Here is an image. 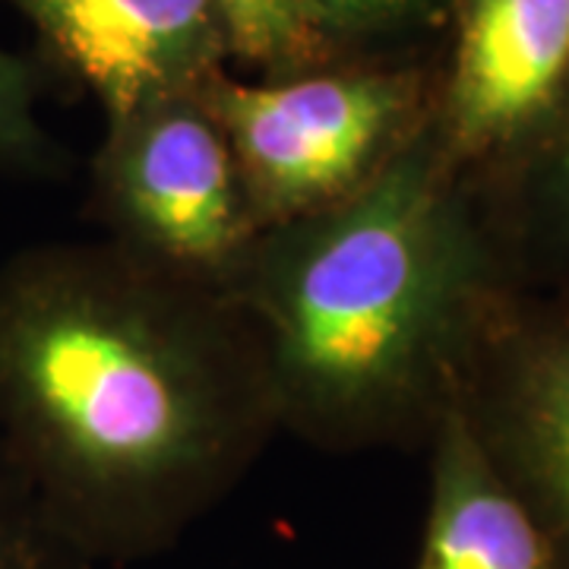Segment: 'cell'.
I'll return each mask as SVG.
<instances>
[{"label":"cell","mask_w":569,"mask_h":569,"mask_svg":"<svg viewBox=\"0 0 569 569\" xmlns=\"http://www.w3.org/2000/svg\"><path fill=\"white\" fill-rule=\"evenodd\" d=\"M276 433L224 291L104 238L0 260V452L96 569L178 548Z\"/></svg>","instance_id":"obj_1"},{"label":"cell","mask_w":569,"mask_h":569,"mask_svg":"<svg viewBox=\"0 0 569 569\" xmlns=\"http://www.w3.org/2000/svg\"><path fill=\"white\" fill-rule=\"evenodd\" d=\"M509 291L430 127L348 200L266 228L224 288L263 351L279 433L326 452L427 449Z\"/></svg>","instance_id":"obj_2"},{"label":"cell","mask_w":569,"mask_h":569,"mask_svg":"<svg viewBox=\"0 0 569 569\" xmlns=\"http://www.w3.org/2000/svg\"><path fill=\"white\" fill-rule=\"evenodd\" d=\"M437 70H310L276 82L216 73L200 89L228 137L260 228L298 222L358 193L433 111Z\"/></svg>","instance_id":"obj_3"},{"label":"cell","mask_w":569,"mask_h":569,"mask_svg":"<svg viewBox=\"0 0 569 569\" xmlns=\"http://www.w3.org/2000/svg\"><path fill=\"white\" fill-rule=\"evenodd\" d=\"M89 219L104 241L224 291L263 234L228 137L200 92L111 123Z\"/></svg>","instance_id":"obj_4"},{"label":"cell","mask_w":569,"mask_h":569,"mask_svg":"<svg viewBox=\"0 0 569 569\" xmlns=\"http://www.w3.org/2000/svg\"><path fill=\"white\" fill-rule=\"evenodd\" d=\"M430 137L475 193L507 178L569 89V0H452Z\"/></svg>","instance_id":"obj_5"},{"label":"cell","mask_w":569,"mask_h":569,"mask_svg":"<svg viewBox=\"0 0 569 569\" xmlns=\"http://www.w3.org/2000/svg\"><path fill=\"white\" fill-rule=\"evenodd\" d=\"M456 408L569 569V301L509 291L459 373Z\"/></svg>","instance_id":"obj_6"},{"label":"cell","mask_w":569,"mask_h":569,"mask_svg":"<svg viewBox=\"0 0 569 569\" xmlns=\"http://www.w3.org/2000/svg\"><path fill=\"white\" fill-rule=\"evenodd\" d=\"M108 121L200 92L228 51L216 0H10Z\"/></svg>","instance_id":"obj_7"},{"label":"cell","mask_w":569,"mask_h":569,"mask_svg":"<svg viewBox=\"0 0 569 569\" xmlns=\"http://www.w3.org/2000/svg\"><path fill=\"white\" fill-rule=\"evenodd\" d=\"M415 569H557L545 531L456 406L427 443V519Z\"/></svg>","instance_id":"obj_8"},{"label":"cell","mask_w":569,"mask_h":569,"mask_svg":"<svg viewBox=\"0 0 569 569\" xmlns=\"http://www.w3.org/2000/svg\"><path fill=\"white\" fill-rule=\"evenodd\" d=\"M475 197L512 284L569 301V89L522 162Z\"/></svg>","instance_id":"obj_9"},{"label":"cell","mask_w":569,"mask_h":569,"mask_svg":"<svg viewBox=\"0 0 569 569\" xmlns=\"http://www.w3.org/2000/svg\"><path fill=\"white\" fill-rule=\"evenodd\" d=\"M228 51L250 63L298 70L323 54L305 0H216Z\"/></svg>","instance_id":"obj_10"},{"label":"cell","mask_w":569,"mask_h":569,"mask_svg":"<svg viewBox=\"0 0 569 569\" xmlns=\"http://www.w3.org/2000/svg\"><path fill=\"white\" fill-rule=\"evenodd\" d=\"M0 569H96L0 452Z\"/></svg>","instance_id":"obj_11"},{"label":"cell","mask_w":569,"mask_h":569,"mask_svg":"<svg viewBox=\"0 0 569 569\" xmlns=\"http://www.w3.org/2000/svg\"><path fill=\"white\" fill-rule=\"evenodd\" d=\"M58 159L36 118L32 67L0 48V174L41 178L58 168Z\"/></svg>","instance_id":"obj_12"},{"label":"cell","mask_w":569,"mask_h":569,"mask_svg":"<svg viewBox=\"0 0 569 569\" xmlns=\"http://www.w3.org/2000/svg\"><path fill=\"white\" fill-rule=\"evenodd\" d=\"M320 39H373L449 20L452 0H305Z\"/></svg>","instance_id":"obj_13"}]
</instances>
